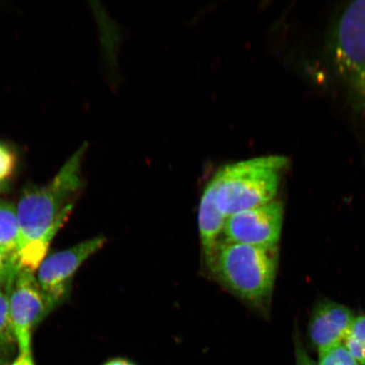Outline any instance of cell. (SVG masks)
<instances>
[{
  "mask_svg": "<svg viewBox=\"0 0 365 365\" xmlns=\"http://www.w3.org/2000/svg\"><path fill=\"white\" fill-rule=\"evenodd\" d=\"M19 271V267L0 250V285L11 289L14 280Z\"/></svg>",
  "mask_w": 365,
  "mask_h": 365,
  "instance_id": "9a60e30c",
  "label": "cell"
},
{
  "mask_svg": "<svg viewBox=\"0 0 365 365\" xmlns=\"http://www.w3.org/2000/svg\"><path fill=\"white\" fill-rule=\"evenodd\" d=\"M278 258L277 246L222 241L208 267L232 294L255 307H263L272 297Z\"/></svg>",
  "mask_w": 365,
  "mask_h": 365,
  "instance_id": "3957f363",
  "label": "cell"
},
{
  "mask_svg": "<svg viewBox=\"0 0 365 365\" xmlns=\"http://www.w3.org/2000/svg\"><path fill=\"white\" fill-rule=\"evenodd\" d=\"M106 242L103 236L94 237L43 259L36 279L53 307L67 293L68 286L75 273L86 259L101 250Z\"/></svg>",
  "mask_w": 365,
  "mask_h": 365,
  "instance_id": "52a82bcc",
  "label": "cell"
},
{
  "mask_svg": "<svg viewBox=\"0 0 365 365\" xmlns=\"http://www.w3.org/2000/svg\"><path fill=\"white\" fill-rule=\"evenodd\" d=\"M18 246H19V222L15 205L0 202V250L18 264ZM20 269V268H19Z\"/></svg>",
  "mask_w": 365,
  "mask_h": 365,
  "instance_id": "30bf717a",
  "label": "cell"
},
{
  "mask_svg": "<svg viewBox=\"0 0 365 365\" xmlns=\"http://www.w3.org/2000/svg\"><path fill=\"white\" fill-rule=\"evenodd\" d=\"M331 53L336 74L365 112V0L350 3L341 12L333 30Z\"/></svg>",
  "mask_w": 365,
  "mask_h": 365,
  "instance_id": "277c9868",
  "label": "cell"
},
{
  "mask_svg": "<svg viewBox=\"0 0 365 365\" xmlns=\"http://www.w3.org/2000/svg\"><path fill=\"white\" fill-rule=\"evenodd\" d=\"M11 365H35L31 354H20Z\"/></svg>",
  "mask_w": 365,
  "mask_h": 365,
  "instance_id": "e0dca14e",
  "label": "cell"
},
{
  "mask_svg": "<svg viewBox=\"0 0 365 365\" xmlns=\"http://www.w3.org/2000/svg\"><path fill=\"white\" fill-rule=\"evenodd\" d=\"M15 344L16 340L11 323L9 296L0 291V350L6 352Z\"/></svg>",
  "mask_w": 365,
  "mask_h": 365,
  "instance_id": "7c38bea8",
  "label": "cell"
},
{
  "mask_svg": "<svg viewBox=\"0 0 365 365\" xmlns=\"http://www.w3.org/2000/svg\"><path fill=\"white\" fill-rule=\"evenodd\" d=\"M354 314L345 305L323 300L314 307L309 324V336L319 351L344 341Z\"/></svg>",
  "mask_w": 365,
  "mask_h": 365,
  "instance_id": "ba28073f",
  "label": "cell"
},
{
  "mask_svg": "<svg viewBox=\"0 0 365 365\" xmlns=\"http://www.w3.org/2000/svg\"><path fill=\"white\" fill-rule=\"evenodd\" d=\"M342 344L359 365H365V314L354 317Z\"/></svg>",
  "mask_w": 365,
  "mask_h": 365,
  "instance_id": "8fae6325",
  "label": "cell"
},
{
  "mask_svg": "<svg viewBox=\"0 0 365 365\" xmlns=\"http://www.w3.org/2000/svg\"><path fill=\"white\" fill-rule=\"evenodd\" d=\"M287 158L271 155L227 164L209 181L227 217L275 200Z\"/></svg>",
  "mask_w": 365,
  "mask_h": 365,
  "instance_id": "7a4b0ae2",
  "label": "cell"
},
{
  "mask_svg": "<svg viewBox=\"0 0 365 365\" xmlns=\"http://www.w3.org/2000/svg\"><path fill=\"white\" fill-rule=\"evenodd\" d=\"M284 222L279 200L245 210L227 218L223 238L228 243L271 247L277 246Z\"/></svg>",
  "mask_w": 365,
  "mask_h": 365,
  "instance_id": "8992f818",
  "label": "cell"
},
{
  "mask_svg": "<svg viewBox=\"0 0 365 365\" xmlns=\"http://www.w3.org/2000/svg\"><path fill=\"white\" fill-rule=\"evenodd\" d=\"M6 188V182H0V192H2V191Z\"/></svg>",
  "mask_w": 365,
  "mask_h": 365,
  "instance_id": "d6986e66",
  "label": "cell"
},
{
  "mask_svg": "<svg viewBox=\"0 0 365 365\" xmlns=\"http://www.w3.org/2000/svg\"><path fill=\"white\" fill-rule=\"evenodd\" d=\"M227 218L219 210L215 192L208 182L200 198L198 213L200 243L207 266L212 261L214 255L222 242L221 237L225 232Z\"/></svg>",
  "mask_w": 365,
  "mask_h": 365,
  "instance_id": "9c48e42d",
  "label": "cell"
},
{
  "mask_svg": "<svg viewBox=\"0 0 365 365\" xmlns=\"http://www.w3.org/2000/svg\"><path fill=\"white\" fill-rule=\"evenodd\" d=\"M16 166V156L13 150L0 143V182H7Z\"/></svg>",
  "mask_w": 365,
  "mask_h": 365,
  "instance_id": "5bb4252c",
  "label": "cell"
},
{
  "mask_svg": "<svg viewBox=\"0 0 365 365\" xmlns=\"http://www.w3.org/2000/svg\"><path fill=\"white\" fill-rule=\"evenodd\" d=\"M9 305L20 354H31L34 328L53 308L33 272H18L9 296Z\"/></svg>",
  "mask_w": 365,
  "mask_h": 365,
  "instance_id": "5b68a950",
  "label": "cell"
},
{
  "mask_svg": "<svg viewBox=\"0 0 365 365\" xmlns=\"http://www.w3.org/2000/svg\"><path fill=\"white\" fill-rule=\"evenodd\" d=\"M317 365H359L346 346L340 342L319 352Z\"/></svg>",
  "mask_w": 365,
  "mask_h": 365,
  "instance_id": "4fadbf2b",
  "label": "cell"
},
{
  "mask_svg": "<svg viewBox=\"0 0 365 365\" xmlns=\"http://www.w3.org/2000/svg\"><path fill=\"white\" fill-rule=\"evenodd\" d=\"M103 365H136L135 363L125 359L116 358L109 360L107 363Z\"/></svg>",
  "mask_w": 365,
  "mask_h": 365,
  "instance_id": "ac0fdd59",
  "label": "cell"
},
{
  "mask_svg": "<svg viewBox=\"0 0 365 365\" xmlns=\"http://www.w3.org/2000/svg\"><path fill=\"white\" fill-rule=\"evenodd\" d=\"M86 150V144L77 150L47 185L31 187L22 194L16 205L20 270H38L53 237L70 217L75 196L81 188V168Z\"/></svg>",
  "mask_w": 365,
  "mask_h": 365,
  "instance_id": "6da1fadb",
  "label": "cell"
},
{
  "mask_svg": "<svg viewBox=\"0 0 365 365\" xmlns=\"http://www.w3.org/2000/svg\"><path fill=\"white\" fill-rule=\"evenodd\" d=\"M296 365H317L303 348L299 337L295 339Z\"/></svg>",
  "mask_w": 365,
  "mask_h": 365,
  "instance_id": "2e32d148",
  "label": "cell"
}]
</instances>
